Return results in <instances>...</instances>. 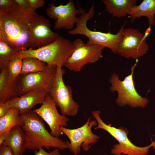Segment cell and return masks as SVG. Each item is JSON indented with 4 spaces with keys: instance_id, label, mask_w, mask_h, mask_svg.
<instances>
[{
    "instance_id": "8fae6325",
    "label": "cell",
    "mask_w": 155,
    "mask_h": 155,
    "mask_svg": "<svg viewBox=\"0 0 155 155\" xmlns=\"http://www.w3.org/2000/svg\"><path fill=\"white\" fill-rule=\"evenodd\" d=\"M50 20L36 13L28 30L29 48H38L48 45L59 36L51 28Z\"/></svg>"
},
{
    "instance_id": "52a82bcc",
    "label": "cell",
    "mask_w": 155,
    "mask_h": 155,
    "mask_svg": "<svg viewBox=\"0 0 155 155\" xmlns=\"http://www.w3.org/2000/svg\"><path fill=\"white\" fill-rule=\"evenodd\" d=\"M65 73L62 67L57 68L49 93L56 105L59 108L62 115L75 116L78 113L79 106L73 99L71 87L64 83L63 76Z\"/></svg>"
},
{
    "instance_id": "4316f807",
    "label": "cell",
    "mask_w": 155,
    "mask_h": 155,
    "mask_svg": "<svg viewBox=\"0 0 155 155\" xmlns=\"http://www.w3.org/2000/svg\"><path fill=\"white\" fill-rule=\"evenodd\" d=\"M10 108L8 101L0 102V117L5 115Z\"/></svg>"
},
{
    "instance_id": "30bf717a",
    "label": "cell",
    "mask_w": 155,
    "mask_h": 155,
    "mask_svg": "<svg viewBox=\"0 0 155 155\" xmlns=\"http://www.w3.org/2000/svg\"><path fill=\"white\" fill-rule=\"evenodd\" d=\"M146 38L137 29L124 28L122 39L117 45V53L127 58L138 60L149 50Z\"/></svg>"
},
{
    "instance_id": "9a60e30c",
    "label": "cell",
    "mask_w": 155,
    "mask_h": 155,
    "mask_svg": "<svg viewBox=\"0 0 155 155\" xmlns=\"http://www.w3.org/2000/svg\"><path fill=\"white\" fill-rule=\"evenodd\" d=\"M49 92L48 89L36 90L8 101L10 108H16L21 115L32 111L36 105L42 104Z\"/></svg>"
},
{
    "instance_id": "6da1fadb",
    "label": "cell",
    "mask_w": 155,
    "mask_h": 155,
    "mask_svg": "<svg viewBox=\"0 0 155 155\" xmlns=\"http://www.w3.org/2000/svg\"><path fill=\"white\" fill-rule=\"evenodd\" d=\"M36 12L18 6L7 11H0V40L18 51L29 48L28 30Z\"/></svg>"
},
{
    "instance_id": "f1b7e54d",
    "label": "cell",
    "mask_w": 155,
    "mask_h": 155,
    "mask_svg": "<svg viewBox=\"0 0 155 155\" xmlns=\"http://www.w3.org/2000/svg\"><path fill=\"white\" fill-rule=\"evenodd\" d=\"M0 155H14L10 148L7 146L2 144L0 145Z\"/></svg>"
},
{
    "instance_id": "603a6c76",
    "label": "cell",
    "mask_w": 155,
    "mask_h": 155,
    "mask_svg": "<svg viewBox=\"0 0 155 155\" xmlns=\"http://www.w3.org/2000/svg\"><path fill=\"white\" fill-rule=\"evenodd\" d=\"M18 52L5 41L0 40V69L6 67L8 62L16 57Z\"/></svg>"
},
{
    "instance_id": "ba28073f",
    "label": "cell",
    "mask_w": 155,
    "mask_h": 155,
    "mask_svg": "<svg viewBox=\"0 0 155 155\" xmlns=\"http://www.w3.org/2000/svg\"><path fill=\"white\" fill-rule=\"evenodd\" d=\"M73 42L74 50L67 58L65 65L71 71H79L87 64L95 63L103 57L102 51L105 48L103 46L87 45L80 38Z\"/></svg>"
},
{
    "instance_id": "2e32d148",
    "label": "cell",
    "mask_w": 155,
    "mask_h": 155,
    "mask_svg": "<svg viewBox=\"0 0 155 155\" xmlns=\"http://www.w3.org/2000/svg\"><path fill=\"white\" fill-rule=\"evenodd\" d=\"M2 144L8 146L14 155H23L27 148L26 137L21 126L12 128Z\"/></svg>"
},
{
    "instance_id": "f546056e",
    "label": "cell",
    "mask_w": 155,
    "mask_h": 155,
    "mask_svg": "<svg viewBox=\"0 0 155 155\" xmlns=\"http://www.w3.org/2000/svg\"><path fill=\"white\" fill-rule=\"evenodd\" d=\"M9 131L0 134V145L2 144L5 140L8 135Z\"/></svg>"
},
{
    "instance_id": "cb8c5ba5",
    "label": "cell",
    "mask_w": 155,
    "mask_h": 155,
    "mask_svg": "<svg viewBox=\"0 0 155 155\" xmlns=\"http://www.w3.org/2000/svg\"><path fill=\"white\" fill-rule=\"evenodd\" d=\"M18 6L14 0H0L1 11H7L12 10Z\"/></svg>"
},
{
    "instance_id": "9c48e42d",
    "label": "cell",
    "mask_w": 155,
    "mask_h": 155,
    "mask_svg": "<svg viewBox=\"0 0 155 155\" xmlns=\"http://www.w3.org/2000/svg\"><path fill=\"white\" fill-rule=\"evenodd\" d=\"M95 119L89 117L86 123L82 126L75 129H68L64 127L60 128L69 140V148L70 152L74 155H78L81 151V148L85 151H88L90 145L96 143L99 138V136L94 134L92 129L93 127L97 125Z\"/></svg>"
},
{
    "instance_id": "4dcf8cb0",
    "label": "cell",
    "mask_w": 155,
    "mask_h": 155,
    "mask_svg": "<svg viewBox=\"0 0 155 155\" xmlns=\"http://www.w3.org/2000/svg\"><path fill=\"white\" fill-rule=\"evenodd\" d=\"M151 26H149L148 28L146 30L144 34V36L146 37L147 38L150 33L151 30Z\"/></svg>"
},
{
    "instance_id": "d6986e66",
    "label": "cell",
    "mask_w": 155,
    "mask_h": 155,
    "mask_svg": "<svg viewBox=\"0 0 155 155\" xmlns=\"http://www.w3.org/2000/svg\"><path fill=\"white\" fill-rule=\"evenodd\" d=\"M19 96L17 82L8 81L6 67L0 69V102H4Z\"/></svg>"
},
{
    "instance_id": "ac0fdd59",
    "label": "cell",
    "mask_w": 155,
    "mask_h": 155,
    "mask_svg": "<svg viewBox=\"0 0 155 155\" xmlns=\"http://www.w3.org/2000/svg\"><path fill=\"white\" fill-rule=\"evenodd\" d=\"M106 11L113 17L126 16L131 9L137 5L136 0H102Z\"/></svg>"
},
{
    "instance_id": "5bb4252c",
    "label": "cell",
    "mask_w": 155,
    "mask_h": 155,
    "mask_svg": "<svg viewBox=\"0 0 155 155\" xmlns=\"http://www.w3.org/2000/svg\"><path fill=\"white\" fill-rule=\"evenodd\" d=\"M57 68L48 65L43 71L20 75L17 80L19 96L36 90L49 89Z\"/></svg>"
},
{
    "instance_id": "7c38bea8",
    "label": "cell",
    "mask_w": 155,
    "mask_h": 155,
    "mask_svg": "<svg viewBox=\"0 0 155 155\" xmlns=\"http://www.w3.org/2000/svg\"><path fill=\"white\" fill-rule=\"evenodd\" d=\"M78 7V9L76 8L72 0H69L65 5L60 4L58 6H55L53 2L46 9V14L50 18L55 20L53 27L55 30L63 28L71 30L77 21L76 15L86 12L79 4Z\"/></svg>"
},
{
    "instance_id": "d4e9b609",
    "label": "cell",
    "mask_w": 155,
    "mask_h": 155,
    "mask_svg": "<svg viewBox=\"0 0 155 155\" xmlns=\"http://www.w3.org/2000/svg\"><path fill=\"white\" fill-rule=\"evenodd\" d=\"M31 8L34 11L38 8L43 7L45 4L44 0H28Z\"/></svg>"
},
{
    "instance_id": "3957f363",
    "label": "cell",
    "mask_w": 155,
    "mask_h": 155,
    "mask_svg": "<svg viewBox=\"0 0 155 155\" xmlns=\"http://www.w3.org/2000/svg\"><path fill=\"white\" fill-rule=\"evenodd\" d=\"M74 50L73 42L59 36L52 43L41 47L20 51L17 56L34 57L49 67H62Z\"/></svg>"
},
{
    "instance_id": "277c9868",
    "label": "cell",
    "mask_w": 155,
    "mask_h": 155,
    "mask_svg": "<svg viewBox=\"0 0 155 155\" xmlns=\"http://www.w3.org/2000/svg\"><path fill=\"white\" fill-rule=\"evenodd\" d=\"M94 4H93L87 12H85L78 17L75 27L69 32L70 35L81 34L87 37L88 40L86 44L87 45L98 44L110 49L114 54L117 53L118 44L123 38L124 26H122L116 34L110 32L104 33L90 30L87 23L94 17Z\"/></svg>"
},
{
    "instance_id": "44dd1931",
    "label": "cell",
    "mask_w": 155,
    "mask_h": 155,
    "mask_svg": "<svg viewBox=\"0 0 155 155\" xmlns=\"http://www.w3.org/2000/svg\"><path fill=\"white\" fill-rule=\"evenodd\" d=\"M48 67L45 63L36 58L26 57L22 58V70L20 75L43 71Z\"/></svg>"
},
{
    "instance_id": "484cf974",
    "label": "cell",
    "mask_w": 155,
    "mask_h": 155,
    "mask_svg": "<svg viewBox=\"0 0 155 155\" xmlns=\"http://www.w3.org/2000/svg\"><path fill=\"white\" fill-rule=\"evenodd\" d=\"M38 150V151L34 150L35 155H61L59 149L58 148H55L49 152L45 151L42 148Z\"/></svg>"
},
{
    "instance_id": "83f0119b",
    "label": "cell",
    "mask_w": 155,
    "mask_h": 155,
    "mask_svg": "<svg viewBox=\"0 0 155 155\" xmlns=\"http://www.w3.org/2000/svg\"><path fill=\"white\" fill-rule=\"evenodd\" d=\"M18 6L20 8L25 10L32 9L28 0H14Z\"/></svg>"
},
{
    "instance_id": "8992f818",
    "label": "cell",
    "mask_w": 155,
    "mask_h": 155,
    "mask_svg": "<svg viewBox=\"0 0 155 155\" xmlns=\"http://www.w3.org/2000/svg\"><path fill=\"white\" fill-rule=\"evenodd\" d=\"M100 113L99 110L94 111L92 113V115L98 124V126L94 129L104 130L118 141L119 144L114 145L111 149V154L114 155H148L150 148H155V142L152 141L150 145L144 147L135 145L127 137L128 131L127 129L122 127L117 128L107 125L100 118Z\"/></svg>"
},
{
    "instance_id": "7a4b0ae2",
    "label": "cell",
    "mask_w": 155,
    "mask_h": 155,
    "mask_svg": "<svg viewBox=\"0 0 155 155\" xmlns=\"http://www.w3.org/2000/svg\"><path fill=\"white\" fill-rule=\"evenodd\" d=\"M20 116L27 149L35 150L44 147L50 151L51 148H68L70 142L52 136L46 129L42 118L33 110Z\"/></svg>"
},
{
    "instance_id": "e0dca14e",
    "label": "cell",
    "mask_w": 155,
    "mask_h": 155,
    "mask_svg": "<svg viewBox=\"0 0 155 155\" xmlns=\"http://www.w3.org/2000/svg\"><path fill=\"white\" fill-rule=\"evenodd\" d=\"M155 0H144L139 5L132 8L128 13L132 22L136 18L146 17L150 26L155 23Z\"/></svg>"
},
{
    "instance_id": "ffe728a7",
    "label": "cell",
    "mask_w": 155,
    "mask_h": 155,
    "mask_svg": "<svg viewBox=\"0 0 155 155\" xmlns=\"http://www.w3.org/2000/svg\"><path fill=\"white\" fill-rule=\"evenodd\" d=\"M18 110L11 108L4 116L0 117V134L9 131L12 128L22 125Z\"/></svg>"
},
{
    "instance_id": "4fadbf2b",
    "label": "cell",
    "mask_w": 155,
    "mask_h": 155,
    "mask_svg": "<svg viewBox=\"0 0 155 155\" xmlns=\"http://www.w3.org/2000/svg\"><path fill=\"white\" fill-rule=\"evenodd\" d=\"M33 111L48 125L52 136L59 138L63 134L60 128L67 126L69 119L59 113L49 93L45 96L40 106Z\"/></svg>"
},
{
    "instance_id": "7402d4cb",
    "label": "cell",
    "mask_w": 155,
    "mask_h": 155,
    "mask_svg": "<svg viewBox=\"0 0 155 155\" xmlns=\"http://www.w3.org/2000/svg\"><path fill=\"white\" fill-rule=\"evenodd\" d=\"M22 58L19 56L11 59L6 67L7 78L9 82H17L18 78L21 74Z\"/></svg>"
},
{
    "instance_id": "5b68a950",
    "label": "cell",
    "mask_w": 155,
    "mask_h": 155,
    "mask_svg": "<svg viewBox=\"0 0 155 155\" xmlns=\"http://www.w3.org/2000/svg\"><path fill=\"white\" fill-rule=\"evenodd\" d=\"M135 63L131 68V73L126 76L123 80L119 79L118 75L113 73L111 75L109 81L111 84L110 89L112 92L116 91L118 96L116 102L120 106L128 105L135 108H144L149 102L148 98L143 97L137 92L134 84L133 78L134 69L137 63Z\"/></svg>"
}]
</instances>
